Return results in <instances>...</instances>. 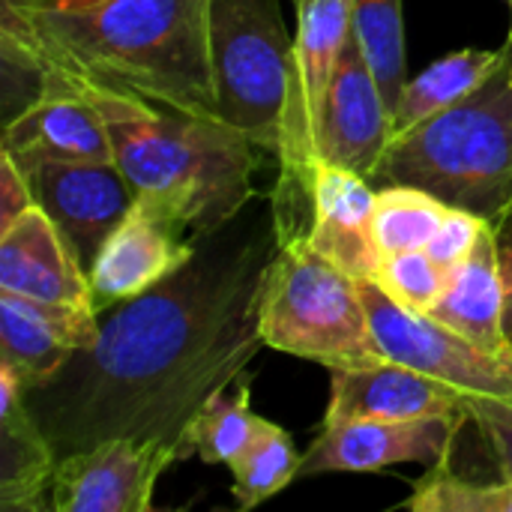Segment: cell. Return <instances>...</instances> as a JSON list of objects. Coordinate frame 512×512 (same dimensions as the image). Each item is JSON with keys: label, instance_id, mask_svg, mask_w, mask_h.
<instances>
[{"label": "cell", "instance_id": "1", "mask_svg": "<svg viewBox=\"0 0 512 512\" xmlns=\"http://www.w3.org/2000/svg\"><path fill=\"white\" fill-rule=\"evenodd\" d=\"M237 219L198 240L174 276L114 306L90 348L24 390L57 459L111 438H156L192 456L198 411L267 348L258 321L279 249L273 204Z\"/></svg>", "mask_w": 512, "mask_h": 512}, {"label": "cell", "instance_id": "2", "mask_svg": "<svg viewBox=\"0 0 512 512\" xmlns=\"http://www.w3.org/2000/svg\"><path fill=\"white\" fill-rule=\"evenodd\" d=\"M0 33L33 69L219 117L207 0H3Z\"/></svg>", "mask_w": 512, "mask_h": 512}, {"label": "cell", "instance_id": "3", "mask_svg": "<svg viewBox=\"0 0 512 512\" xmlns=\"http://www.w3.org/2000/svg\"><path fill=\"white\" fill-rule=\"evenodd\" d=\"M102 114L114 162L126 174L135 207L189 240H204L234 222L255 198L264 147L219 117L168 108L135 93L57 72Z\"/></svg>", "mask_w": 512, "mask_h": 512}, {"label": "cell", "instance_id": "4", "mask_svg": "<svg viewBox=\"0 0 512 512\" xmlns=\"http://www.w3.org/2000/svg\"><path fill=\"white\" fill-rule=\"evenodd\" d=\"M372 186H417L504 225L512 216V60L465 102L396 135Z\"/></svg>", "mask_w": 512, "mask_h": 512}, {"label": "cell", "instance_id": "5", "mask_svg": "<svg viewBox=\"0 0 512 512\" xmlns=\"http://www.w3.org/2000/svg\"><path fill=\"white\" fill-rule=\"evenodd\" d=\"M267 348L324 369L387 360L360 294V279L318 252L309 237L282 240L261 294Z\"/></svg>", "mask_w": 512, "mask_h": 512}, {"label": "cell", "instance_id": "6", "mask_svg": "<svg viewBox=\"0 0 512 512\" xmlns=\"http://www.w3.org/2000/svg\"><path fill=\"white\" fill-rule=\"evenodd\" d=\"M216 114L267 153H279L294 33L282 0H207Z\"/></svg>", "mask_w": 512, "mask_h": 512}, {"label": "cell", "instance_id": "7", "mask_svg": "<svg viewBox=\"0 0 512 512\" xmlns=\"http://www.w3.org/2000/svg\"><path fill=\"white\" fill-rule=\"evenodd\" d=\"M354 30V0H300L279 138V177L270 195L279 243L306 237L312 225V165L318 159L321 108L342 48Z\"/></svg>", "mask_w": 512, "mask_h": 512}, {"label": "cell", "instance_id": "8", "mask_svg": "<svg viewBox=\"0 0 512 512\" xmlns=\"http://www.w3.org/2000/svg\"><path fill=\"white\" fill-rule=\"evenodd\" d=\"M360 294L378 345L390 360L459 390L465 399L486 396L512 402V357H498L435 315L396 303L375 279H360Z\"/></svg>", "mask_w": 512, "mask_h": 512}, {"label": "cell", "instance_id": "9", "mask_svg": "<svg viewBox=\"0 0 512 512\" xmlns=\"http://www.w3.org/2000/svg\"><path fill=\"white\" fill-rule=\"evenodd\" d=\"M183 462L168 441L111 438L63 456L51 483L54 512H147L162 474Z\"/></svg>", "mask_w": 512, "mask_h": 512}, {"label": "cell", "instance_id": "10", "mask_svg": "<svg viewBox=\"0 0 512 512\" xmlns=\"http://www.w3.org/2000/svg\"><path fill=\"white\" fill-rule=\"evenodd\" d=\"M468 408L441 417L414 420H348L324 426L300 465V477L318 474H378L393 465H435L453 456Z\"/></svg>", "mask_w": 512, "mask_h": 512}, {"label": "cell", "instance_id": "11", "mask_svg": "<svg viewBox=\"0 0 512 512\" xmlns=\"http://www.w3.org/2000/svg\"><path fill=\"white\" fill-rule=\"evenodd\" d=\"M390 141L393 114L387 108L375 69L351 30L321 108L318 159L342 165L375 183Z\"/></svg>", "mask_w": 512, "mask_h": 512}, {"label": "cell", "instance_id": "12", "mask_svg": "<svg viewBox=\"0 0 512 512\" xmlns=\"http://www.w3.org/2000/svg\"><path fill=\"white\" fill-rule=\"evenodd\" d=\"M27 180L33 201L57 222L90 276L102 243L135 204L126 174L117 162H42Z\"/></svg>", "mask_w": 512, "mask_h": 512}, {"label": "cell", "instance_id": "13", "mask_svg": "<svg viewBox=\"0 0 512 512\" xmlns=\"http://www.w3.org/2000/svg\"><path fill=\"white\" fill-rule=\"evenodd\" d=\"M39 81V93L3 123L0 147L21 171L42 162H114L108 126L93 102L54 72H39Z\"/></svg>", "mask_w": 512, "mask_h": 512}, {"label": "cell", "instance_id": "14", "mask_svg": "<svg viewBox=\"0 0 512 512\" xmlns=\"http://www.w3.org/2000/svg\"><path fill=\"white\" fill-rule=\"evenodd\" d=\"M96 336V309L45 303L0 288V366L15 375L21 390L45 384Z\"/></svg>", "mask_w": 512, "mask_h": 512}, {"label": "cell", "instance_id": "15", "mask_svg": "<svg viewBox=\"0 0 512 512\" xmlns=\"http://www.w3.org/2000/svg\"><path fill=\"white\" fill-rule=\"evenodd\" d=\"M198 252V240L183 237L171 225L144 213L132 204L126 219L108 234L93 267H90V291L93 309L102 315L153 285L174 276L186 267Z\"/></svg>", "mask_w": 512, "mask_h": 512}, {"label": "cell", "instance_id": "16", "mask_svg": "<svg viewBox=\"0 0 512 512\" xmlns=\"http://www.w3.org/2000/svg\"><path fill=\"white\" fill-rule=\"evenodd\" d=\"M330 405L324 426L348 420H414L465 411V396L405 363L378 360L330 369Z\"/></svg>", "mask_w": 512, "mask_h": 512}, {"label": "cell", "instance_id": "17", "mask_svg": "<svg viewBox=\"0 0 512 512\" xmlns=\"http://www.w3.org/2000/svg\"><path fill=\"white\" fill-rule=\"evenodd\" d=\"M0 288L45 303L93 309L87 270L39 204L27 207L0 231Z\"/></svg>", "mask_w": 512, "mask_h": 512}, {"label": "cell", "instance_id": "18", "mask_svg": "<svg viewBox=\"0 0 512 512\" xmlns=\"http://www.w3.org/2000/svg\"><path fill=\"white\" fill-rule=\"evenodd\" d=\"M378 189L333 162L312 165V225L309 243L342 264L357 279H378L384 255L375 240Z\"/></svg>", "mask_w": 512, "mask_h": 512}, {"label": "cell", "instance_id": "19", "mask_svg": "<svg viewBox=\"0 0 512 512\" xmlns=\"http://www.w3.org/2000/svg\"><path fill=\"white\" fill-rule=\"evenodd\" d=\"M57 462V450L33 417L21 384L0 366V507L48 510Z\"/></svg>", "mask_w": 512, "mask_h": 512}, {"label": "cell", "instance_id": "20", "mask_svg": "<svg viewBox=\"0 0 512 512\" xmlns=\"http://www.w3.org/2000/svg\"><path fill=\"white\" fill-rule=\"evenodd\" d=\"M438 321L498 357H512L507 333V291L498 258V228L486 225L474 252L450 270L447 291L432 309Z\"/></svg>", "mask_w": 512, "mask_h": 512}, {"label": "cell", "instance_id": "21", "mask_svg": "<svg viewBox=\"0 0 512 512\" xmlns=\"http://www.w3.org/2000/svg\"><path fill=\"white\" fill-rule=\"evenodd\" d=\"M510 60V36L501 48H462V51L441 57L429 69H423L417 78L405 81L402 96L393 108V138L465 102Z\"/></svg>", "mask_w": 512, "mask_h": 512}, {"label": "cell", "instance_id": "22", "mask_svg": "<svg viewBox=\"0 0 512 512\" xmlns=\"http://www.w3.org/2000/svg\"><path fill=\"white\" fill-rule=\"evenodd\" d=\"M249 393H252V378L249 372H243L198 411L189 429L192 456H198L204 465L231 468L246 453L258 423Z\"/></svg>", "mask_w": 512, "mask_h": 512}, {"label": "cell", "instance_id": "23", "mask_svg": "<svg viewBox=\"0 0 512 512\" xmlns=\"http://www.w3.org/2000/svg\"><path fill=\"white\" fill-rule=\"evenodd\" d=\"M300 465L303 456L294 447V438L258 417L255 423V435L246 447V453L228 468L234 474V501L240 510H252L264 501H270L273 495H279L282 489H288L294 480H300Z\"/></svg>", "mask_w": 512, "mask_h": 512}, {"label": "cell", "instance_id": "24", "mask_svg": "<svg viewBox=\"0 0 512 512\" xmlns=\"http://www.w3.org/2000/svg\"><path fill=\"white\" fill-rule=\"evenodd\" d=\"M447 210L441 198L417 186H381L375 201V240L381 255L426 249Z\"/></svg>", "mask_w": 512, "mask_h": 512}, {"label": "cell", "instance_id": "25", "mask_svg": "<svg viewBox=\"0 0 512 512\" xmlns=\"http://www.w3.org/2000/svg\"><path fill=\"white\" fill-rule=\"evenodd\" d=\"M354 36L360 39L387 108L393 114L405 75V15L402 0H354Z\"/></svg>", "mask_w": 512, "mask_h": 512}, {"label": "cell", "instance_id": "26", "mask_svg": "<svg viewBox=\"0 0 512 512\" xmlns=\"http://www.w3.org/2000/svg\"><path fill=\"white\" fill-rule=\"evenodd\" d=\"M402 507L411 512H512V483H480L456 474L450 459L429 465Z\"/></svg>", "mask_w": 512, "mask_h": 512}, {"label": "cell", "instance_id": "27", "mask_svg": "<svg viewBox=\"0 0 512 512\" xmlns=\"http://www.w3.org/2000/svg\"><path fill=\"white\" fill-rule=\"evenodd\" d=\"M375 282L396 303H402L414 312L432 315V309L441 303V297L447 291L450 270L441 267L426 249H411V252L387 255Z\"/></svg>", "mask_w": 512, "mask_h": 512}, {"label": "cell", "instance_id": "28", "mask_svg": "<svg viewBox=\"0 0 512 512\" xmlns=\"http://www.w3.org/2000/svg\"><path fill=\"white\" fill-rule=\"evenodd\" d=\"M486 225H492V222L480 219L477 213L450 207L447 216H444V222H441V228H438L435 237L429 240L426 252H429L441 267L453 270L456 264H462V261L474 252V246H477V240H480V234H483Z\"/></svg>", "mask_w": 512, "mask_h": 512}, {"label": "cell", "instance_id": "29", "mask_svg": "<svg viewBox=\"0 0 512 512\" xmlns=\"http://www.w3.org/2000/svg\"><path fill=\"white\" fill-rule=\"evenodd\" d=\"M465 408L471 423L480 429L489 450L495 453L501 477L512 483V402L477 396V399H465Z\"/></svg>", "mask_w": 512, "mask_h": 512}, {"label": "cell", "instance_id": "30", "mask_svg": "<svg viewBox=\"0 0 512 512\" xmlns=\"http://www.w3.org/2000/svg\"><path fill=\"white\" fill-rule=\"evenodd\" d=\"M33 189L21 165L0 147V231L12 225L27 207H33Z\"/></svg>", "mask_w": 512, "mask_h": 512}, {"label": "cell", "instance_id": "31", "mask_svg": "<svg viewBox=\"0 0 512 512\" xmlns=\"http://www.w3.org/2000/svg\"><path fill=\"white\" fill-rule=\"evenodd\" d=\"M498 258H501V276L507 291V333L512 339V216L498 225Z\"/></svg>", "mask_w": 512, "mask_h": 512}, {"label": "cell", "instance_id": "32", "mask_svg": "<svg viewBox=\"0 0 512 512\" xmlns=\"http://www.w3.org/2000/svg\"><path fill=\"white\" fill-rule=\"evenodd\" d=\"M297 3H300V0H294V6H297Z\"/></svg>", "mask_w": 512, "mask_h": 512}, {"label": "cell", "instance_id": "33", "mask_svg": "<svg viewBox=\"0 0 512 512\" xmlns=\"http://www.w3.org/2000/svg\"><path fill=\"white\" fill-rule=\"evenodd\" d=\"M510 39H512V27H510Z\"/></svg>", "mask_w": 512, "mask_h": 512}, {"label": "cell", "instance_id": "34", "mask_svg": "<svg viewBox=\"0 0 512 512\" xmlns=\"http://www.w3.org/2000/svg\"><path fill=\"white\" fill-rule=\"evenodd\" d=\"M510 9H512V0H510Z\"/></svg>", "mask_w": 512, "mask_h": 512}, {"label": "cell", "instance_id": "35", "mask_svg": "<svg viewBox=\"0 0 512 512\" xmlns=\"http://www.w3.org/2000/svg\"><path fill=\"white\" fill-rule=\"evenodd\" d=\"M507 3H510V0H507Z\"/></svg>", "mask_w": 512, "mask_h": 512}]
</instances>
